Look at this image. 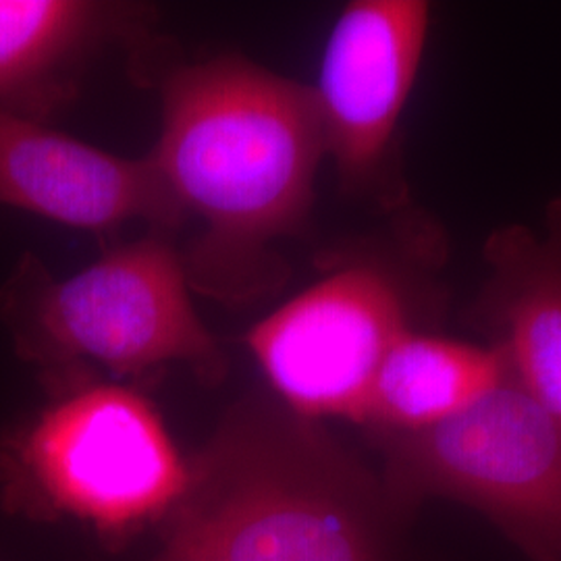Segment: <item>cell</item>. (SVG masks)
<instances>
[{
	"label": "cell",
	"instance_id": "9c48e42d",
	"mask_svg": "<svg viewBox=\"0 0 561 561\" xmlns=\"http://www.w3.org/2000/svg\"><path fill=\"white\" fill-rule=\"evenodd\" d=\"M497 347L514 379L561 422V208L547 238L510 227L489 241Z\"/></svg>",
	"mask_w": 561,
	"mask_h": 561
},
{
	"label": "cell",
	"instance_id": "277c9868",
	"mask_svg": "<svg viewBox=\"0 0 561 561\" xmlns=\"http://www.w3.org/2000/svg\"><path fill=\"white\" fill-rule=\"evenodd\" d=\"M21 356L53 387L76 381L83 364L141 379L185 364L219 381L225 358L192 301L183 256L148 236L106 252L67 279L36 283L18 312Z\"/></svg>",
	"mask_w": 561,
	"mask_h": 561
},
{
	"label": "cell",
	"instance_id": "5b68a950",
	"mask_svg": "<svg viewBox=\"0 0 561 561\" xmlns=\"http://www.w3.org/2000/svg\"><path fill=\"white\" fill-rule=\"evenodd\" d=\"M393 514L424 500L472 505L535 561H561V422L514 375L456 416L377 435Z\"/></svg>",
	"mask_w": 561,
	"mask_h": 561
},
{
	"label": "cell",
	"instance_id": "52a82bcc",
	"mask_svg": "<svg viewBox=\"0 0 561 561\" xmlns=\"http://www.w3.org/2000/svg\"><path fill=\"white\" fill-rule=\"evenodd\" d=\"M428 34L422 0H354L333 23L312 90L343 187L364 192L382 180Z\"/></svg>",
	"mask_w": 561,
	"mask_h": 561
},
{
	"label": "cell",
	"instance_id": "8fae6325",
	"mask_svg": "<svg viewBox=\"0 0 561 561\" xmlns=\"http://www.w3.org/2000/svg\"><path fill=\"white\" fill-rule=\"evenodd\" d=\"M113 7L85 0H0V111L21 113L111 25ZM34 117V115H32Z\"/></svg>",
	"mask_w": 561,
	"mask_h": 561
},
{
	"label": "cell",
	"instance_id": "7a4b0ae2",
	"mask_svg": "<svg viewBox=\"0 0 561 561\" xmlns=\"http://www.w3.org/2000/svg\"><path fill=\"white\" fill-rule=\"evenodd\" d=\"M382 482L319 422L262 401L227 414L152 561H389Z\"/></svg>",
	"mask_w": 561,
	"mask_h": 561
},
{
	"label": "cell",
	"instance_id": "8992f818",
	"mask_svg": "<svg viewBox=\"0 0 561 561\" xmlns=\"http://www.w3.org/2000/svg\"><path fill=\"white\" fill-rule=\"evenodd\" d=\"M408 329L396 277L354 262L266 314L245 345L285 410L306 421L362 424L382 360Z\"/></svg>",
	"mask_w": 561,
	"mask_h": 561
},
{
	"label": "cell",
	"instance_id": "30bf717a",
	"mask_svg": "<svg viewBox=\"0 0 561 561\" xmlns=\"http://www.w3.org/2000/svg\"><path fill=\"white\" fill-rule=\"evenodd\" d=\"M505 373L497 345L482 347L408 329L382 360L360 426L375 435L435 426L482 398Z\"/></svg>",
	"mask_w": 561,
	"mask_h": 561
},
{
	"label": "cell",
	"instance_id": "3957f363",
	"mask_svg": "<svg viewBox=\"0 0 561 561\" xmlns=\"http://www.w3.org/2000/svg\"><path fill=\"white\" fill-rule=\"evenodd\" d=\"M190 479L159 410L141 393L88 379L0 442V503L27 520L71 518L121 545L171 516Z\"/></svg>",
	"mask_w": 561,
	"mask_h": 561
},
{
	"label": "cell",
	"instance_id": "ba28073f",
	"mask_svg": "<svg viewBox=\"0 0 561 561\" xmlns=\"http://www.w3.org/2000/svg\"><path fill=\"white\" fill-rule=\"evenodd\" d=\"M0 204L85 231L185 221L150 157H119L11 111H0Z\"/></svg>",
	"mask_w": 561,
	"mask_h": 561
},
{
	"label": "cell",
	"instance_id": "6da1fadb",
	"mask_svg": "<svg viewBox=\"0 0 561 561\" xmlns=\"http://www.w3.org/2000/svg\"><path fill=\"white\" fill-rule=\"evenodd\" d=\"M148 154L201 233L183 256L192 291L248 304L277 289L273 245L310 215L327 159L314 90L241 57L185 65L162 85Z\"/></svg>",
	"mask_w": 561,
	"mask_h": 561
}]
</instances>
